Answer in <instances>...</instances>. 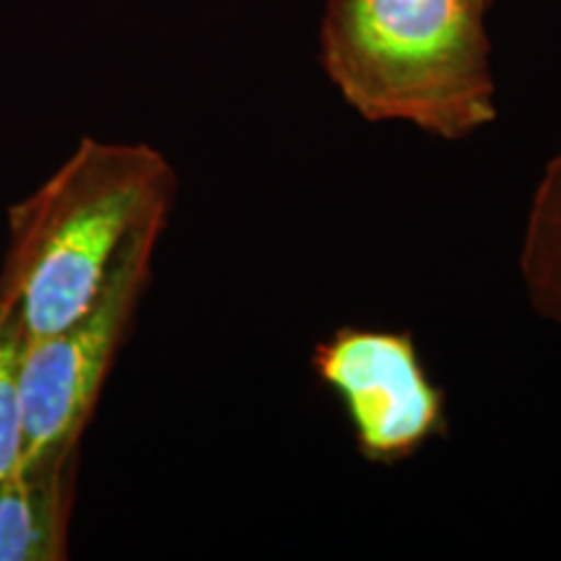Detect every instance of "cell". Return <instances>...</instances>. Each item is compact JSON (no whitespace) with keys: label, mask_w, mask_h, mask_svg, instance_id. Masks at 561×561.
Here are the masks:
<instances>
[{"label":"cell","mask_w":561,"mask_h":561,"mask_svg":"<svg viewBox=\"0 0 561 561\" xmlns=\"http://www.w3.org/2000/svg\"><path fill=\"white\" fill-rule=\"evenodd\" d=\"M174 193L172 161L153 146L79 138L5 214L0 291L19 307L26 335H47L87 312L133 237L170 224Z\"/></svg>","instance_id":"obj_1"},{"label":"cell","mask_w":561,"mask_h":561,"mask_svg":"<svg viewBox=\"0 0 561 561\" xmlns=\"http://www.w3.org/2000/svg\"><path fill=\"white\" fill-rule=\"evenodd\" d=\"M494 0H328L320 66L367 123L466 140L496 121Z\"/></svg>","instance_id":"obj_2"},{"label":"cell","mask_w":561,"mask_h":561,"mask_svg":"<svg viewBox=\"0 0 561 561\" xmlns=\"http://www.w3.org/2000/svg\"><path fill=\"white\" fill-rule=\"evenodd\" d=\"M164 229L167 224H151L133 237L87 312L58 331L26 339L21 364V460L76 445L87 437L104 385L136 325Z\"/></svg>","instance_id":"obj_3"},{"label":"cell","mask_w":561,"mask_h":561,"mask_svg":"<svg viewBox=\"0 0 561 561\" xmlns=\"http://www.w3.org/2000/svg\"><path fill=\"white\" fill-rule=\"evenodd\" d=\"M310 364L339 398L367 462L398 466L447 432L445 392L411 333L343 325L312 348Z\"/></svg>","instance_id":"obj_4"},{"label":"cell","mask_w":561,"mask_h":561,"mask_svg":"<svg viewBox=\"0 0 561 561\" xmlns=\"http://www.w3.org/2000/svg\"><path fill=\"white\" fill-rule=\"evenodd\" d=\"M83 442L21 460L0 479V561H66Z\"/></svg>","instance_id":"obj_5"},{"label":"cell","mask_w":561,"mask_h":561,"mask_svg":"<svg viewBox=\"0 0 561 561\" xmlns=\"http://www.w3.org/2000/svg\"><path fill=\"white\" fill-rule=\"evenodd\" d=\"M517 268L533 310L561 331V144L530 195Z\"/></svg>","instance_id":"obj_6"},{"label":"cell","mask_w":561,"mask_h":561,"mask_svg":"<svg viewBox=\"0 0 561 561\" xmlns=\"http://www.w3.org/2000/svg\"><path fill=\"white\" fill-rule=\"evenodd\" d=\"M26 328L19 307L0 291V479H5L24 455V411H21V364Z\"/></svg>","instance_id":"obj_7"}]
</instances>
